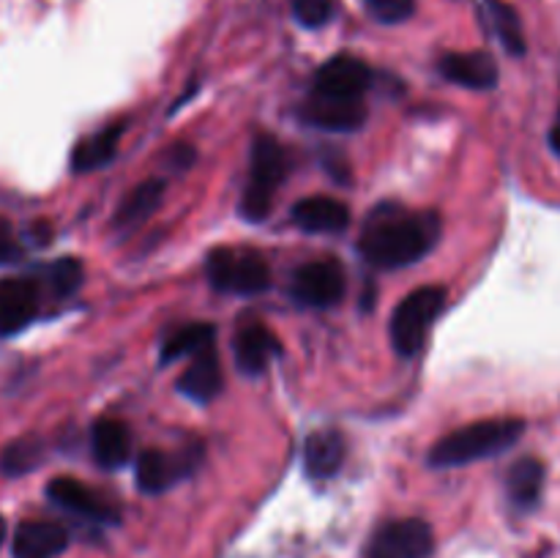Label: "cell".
<instances>
[{
    "label": "cell",
    "mask_w": 560,
    "mask_h": 558,
    "mask_svg": "<svg viewBox=\"0 0 560 558\" xmlns=\"http://www.w3.org/2000/svg\"><path fill=\"white\" fill-rule=\"evenodd\" d=\"M441 235L435 211H408L402 206L375 208L359 239V252L375 268H405L419 263Z\"/></svg>",
    "instance_id": "6da1fadb"
},
{
    "label": "cell",
    "mask_w": 560,
    "mask_h": 558,
    "mask_svg": "<svg viewBox=\"0 0 560 558\" xmlns=\"http://www.w3.org/2000/svg\"><path fill=\"white\" fill-rule=\"evenodd\" d=\"M523 419H485L474 421L468 427L443 435L435 446L430 449V463L435 468H457V465L476 463V460L495 457L506 452L523 438Z\"/></svg>",
    "instance_id": "7a4b0ae2"
},
{
    "label": "cell",
    "mask_w": 560,
    "mask_h": 558,
    "mask_svg": "<svg viewBox=\"0 0 560 558\" xmlns=\"http://www.w3.org/2000/svg\"><path fill=\"white\" fill-rule=\"evenodd\" d=\"M288 175V153L271 135H260L252 146L249 178H246L241 213L249 222H262L273 206V191Z\"/></svg>",
    "instance_id": "3957f363"
},
{
    "label": "cell",
    "mask_w": 560,
    "mask_h": 558,
    "mask_svg": "<svg viewBox=\"0 0 560 558\" xmlns=\"http://www.w3.org/2000/svg\"><path fill=\"white\" fill-rule=\"evenodd\" d=\"M206 274L208 282L219 293L255 295L271 284V268H268L266 257L255 249H244V246L213 249L206 260Z\"/></svg>",
    "instance_id": "277c9868"
},
{
    "label": "cell",
    "mask_w": 560,
    "mask_h": 558,
    "mask_svg": "<svg viewBox=\"0 0 560 558\" xmlns=\"http://www.w3.org/2000/svg\"><path fill=\"white\" fill-rule=\"evenodd\" d=\"M443 304H446V290L438 288V284L413 290L399 301L392 315V326H388L392 345L399 356L419 353L432 323L443 312Z\"/></svg>",
    "instance_id": "5b68a950"
},
{
    "label": "cell",
    "mask_w": 560,
    "mask_h": 558,
    "mask_svg": "<svg viewBox=\"0 0 560 558\" xmlns=\"http://www.w3.org/2000/svg\"><path fill=\"white\" fill-rule=\"evenodd\" d=\"M432 528L419 518H402L383 523L372 534L364 558H430Z\"/></svg>",
    "instance_id": "8992f818"
},
{
    "label": "cell",
    "mask_w": 560,
    "mask_h": 558,
    "mask_svg": "<svg viewBox=\"0 0 560 558\" xmlns=\"http://www.w3.org/2000/svg\"><path fill=\"white\" fill-rule=\"evenodd\" d=\"M290 295L299 304L315 306H334L345 295V271L337 260H312L301 266L290 279Z\"/></svg>",
    "instance_id": "52a82bcc"
},
{
    "label": "cell",
    "mask_w": 560,
    "mask_h": 558,
    "mask_svg": "<svg viewBox=\"0 0 560 558\" xmlns=\"http://www.w3.org/2000/svg\"><path fill=\"white\" fill-rule=\"evenodd\" d=\"M195 460H200V449H195V452L191 449H186V452H162V449L142 452L137 460V487L142 492H151V496L170 490L184 476L191 474Z\"/></svg>",
    "instance_id": "ba28073f"
},
{
    "label": "cell",
    "mask_w": 560,
    "mask_h": 558,
    "mask_svg": "<svg viewBox=\"0 0 560 558\" xmlns=\"http://www.w3.org/2000/svg\"><path fill=\"white\" fill-rule=\"evenodd\" d=\"M370 85L372 71L364 60L353 58V55H337L317 69L312 93L334 98H364Z\"/></svg>",
    "instance_id": "9c48e42d"
},
{
    "label": "cell",
    "mask_w": 560,
    "mask_h": 558,
    "mask_svg": "<svg viewBox=\"0 0 560 558\" xmlns=\"http://www.w3.org/2000/svg\"><path fill=\"white\" fill-rule=\"evenodd\" d=\"M47 498L55 507L66 509V512L77 514V518L93 520V523H115L118 520V509L91 490L82 481L71 479V476H58L47 485Z\"/></svg>",
    "instance_id": "30bf717a"
},
{
    "label": "cell",
    "mask_w": 560,
    "mask_h": 558,
    "mask_svg": "<svg viewBox=\"0 0 560 558\" xmlns=\"http://www.w3.org/2000/svg\"><path fill=\"white\" fill-rule=\"evenodd\" d=\"M301 118L326 131H355L366 120V104L364 98H334L310 93L301 107Z\"/></svg>",
    "instance_id": "8fae6325"
},
{
    "label": "cell",
    "mask_w": 560,
    "mask_h": 558,
    "mask_svg": "<svg viewBox=\"0 0 560 558\" xmlns=\"http://www.w3.org/2000/svg\"><path fill=\"white\" fill-rule=\"evenodd\" d=\"M42 295L36 279H0V334H16L38 315Z\"/></svg>",
    "instance_id": "7c38bea8"
},
{
    "label": "cell",
    "mask_w": 560,
    "mask_h": 558,
    "mask_svg": "<svg viewBox=\"0 0 560 558\" xmlns=\"http://www.w3.org/2000/svg\"><path fill=\"white\" fill-rule=\"evenodd\" d=\"M233 353L241 372H246V375H260L282 353V345H279V337L271 328L262 326V323H249V326H244L235 334Z\"/></svg>",
    "instance_id": "4fadbf2b"
},
{
    "label": "cell",
    "mask_w": 560,
    "mask_h": 558,
    "mask_svg": "<svg viewBox=\"0 0 560 558\" xmlns=\"http://www.w3.org/2000/svg\"><path fill=\"white\" fill-rule=\"evenodd\" d=\"M69 547V531L52 520H25L16 528L14 558H58Z\"/></svg>",
    "instance_id": "5bb4252c"
},
{
    "label": "cell",
    "mask_w": 560,
    "mask_h": 558,
    "mask_svg": "<svg viewBox=\"0 0 560 558\" xmlns=\"http://www.w3.org/2000/svg\"><path fill=\"white\" fill-rule=\"evenodd\" d=\"M438 69L448 82L470 91H490L498 85V63L487 53H448Z\"/></svg>",
    "instance_id": "9a60e30c"
},
{
    "label": "cell",
    "mask_w": 560,
    "mask_h": 558,
    "mask_svg": "<svg viewBox=\"0 0 560 558\" xmlns=\"http://www.w3.org/2000/svg\"><path fill=\"white\" fill-rule=\"evenodd\" d=\"M293 224L304 233H342L350 224V208L337 197H306L293 206Z\"/></svg>",
    "instance_id": "2e32d148"
},
{
    "label": "cell",
    "mask_w": 560,
    "mask_h": 558,
    "mask_svg": "<svg viewBox=\"0 0 560 558\" xmlns=\"http://www.w3.org/2000/svg\"><path fill=\"white\" fill-rule=\"evenodd\" d=\"M222 364L213 345L202 348L200 353L191 356V364L180 372L178 392L195 403H211L222 392Z\"/></svg>",
    "instance_id": "e0dca14e"
},
{
    "label": "cell",
    "mask_w": 560,
    "mask_h": 558,
    "mask_svg": "<svg viewBox=\"0 0 560 558\" xmlns=\"http://www.w3.org/2000/svg\"><path fill=\"white\" fill-rule=\"evenodd\" d=\"M93 457L104 468H120L131 457L129 427L118 419H98L91 430Z\"/></svg>",
    "instance_id": "ac0fdd59"
},
{
    "label": "cell",
    "mask_w": 560,
    "mask_h": 558,
    "mask_svg": "<svg viewBox=\"0 0 560 558\" xmlns=\"http://www.w3.org/2000/svg\"><path fill=\"white\" fill-rule=\"evenodd\" d=\"M345 460V441L337 430H317L304 443V468L315 479H328Z\"/></svg>",
    "instance_id": "d6986e66"
},
{
    "label": "cell",
    "mask_w": 560,
    "mask_h": 558,
    "mask_svg": "<svg viewBox=\"0 0 560 558\" xmlns=\"http://www.w3.org/2000/svg\"><path fill=\"white\" fill-rule=\"evenodd\" d=\"M124 137V126H104V129L93 131L85 140L77 142L74 153H71V167L77 173H91V170L104 167V164L113 162V156L118 153V142Z\"/></svg>",
    "instance_id": "ffe728a7"
},
{
    "label": "cell",
    "mask_w": 560,
    "mask_h": 558,
    "mask_svg": "<svg viewBox=\"0 0 560 558\" xmlns=\"http://www.w3.org/2000/svg\"><path fill=\"white\" fill-rule=\"evenodd\" d=\"M164 189H167V184H164L162 178H148L142 181L140 186H135V189L120 200L118 211H115V228L129 230L135 228V224L145 222V219L156 211L159 202L164 200Z\"/></svg>",
    "instance_id": "44dd1931"
},
{
    "label": "cell",
    "mask_w": 560,
    "mask_h": 558,
    "mask_svg": "<svg viewBox=\"0 0 560 558\" xmlns=\"http://www.w3.org/2000/svg\"><path fill=\"white\" fill-rule=\"evenodd\" d=\"M541 487H545V465L536 457H523L509 468L506 490L514 507L534 509L541 498Z\"/></svg>",
    "instance_id": "7402d4cb"
},
{
    "label": "cell",
    "mask_w": 560,
    "mask_h": 558,
    "mask_svg": "<svg viewBox=\"0 0 560 558\" xmlns=\"http://www.w3.org/2000/svg\"><path fill=\"white\" fill-rule=\"evenodd\" d=\"M485 20L509 55H514V58L525 55L523 22L512 5L503 3V0H485Z\"/></svg>",
    "instance_id": "603a6c76"
},
{
    "label": "cell",
    "mask_w": 560,
    "mask_h": 558,
    "mask_svg": "<svg viewBox=\"0 0 560 558\" xmlns=\"http://www.w3.org/2000/svg\"><path fill=\"white\" fill-rule=\"evenodd\" d=\"M217 339V328L211 323H189V326H180L178 332L170 334L162 345V364L170 361H178L184 356L200 353L202 348L213 345Z\"/></svg>",
    "instance_id": "cb8c5ba5"
},
{
    "label": "cell",
    "mask_w": 560,
    "mask_h": 558,
    "mask_svg": "<svg viewBox=\"0 0 560 558\" xmlns=\"http://www.w3.org/2000/svg\"><path fill=\"white\" fill-rule=\"evenodd\" d=\"M44 460V443L36 435H25L11 441L0 454V470L9 476H22L36 468Z\"/></svg>",
    "instance_id": "d4e9b609"
},
{
    "label": "cell",
    "mask_w": 560,
    "mask_h": 558,
    "mask_svg": "<svg viewBox=\"0 0 560 558\" xmlns=\"http://www.w3.org/2000/svg\"><path fill=\"white\" fill-rule=\"evenodd\" d=\"M47 282L52 288L55 295H71L82 282V266L74 260V257H63V260L52 263L47 271Z\"/></svg>",
    "instance_id": "484cf974"
},
{
    "label": "cell",
    "mask_w": 560,
    "mask_h": 558,
    "mask_svg": "<svg viewBox=\"0 0 560 558\" xmlns=\"http://www.w3.org/2000/svg\"><path fill=\"white\" fill-rule=\"evenodd\" d=\"M364 5L383 25H399L416 11V0H364Z\"/></svg>",
    "instance_id": "4316f807"
},
{
    "label": "cell",
    "mask_w": 560,
    "mask_h": 558,
    "mask_svg": "<svg viewBox=\"0 0 560 558\" xmlns=\"http://www.w3.org/2000/svg\"><path fill=\"white\" fill-rule=\"evenodd\" d=\"M290 5L304 27H323L334 14V0H290Z\"/></svg>",
    "instance_id": "83f0119b"
},
{
    "label": "cell",
    "mask_w": 560,
    "mask_h": 558,
    "mask_svg": "<svg viewBox=\"0 0 560 558\" xmlns=\"http://www.w3.org/2000/svg\"><path fill=\"white\" fill-rule=\"evenodd\" d=\"M22 257V244L16 239L14 228L5 219H0V266L3 263H14Z\"/></svg>",
    "instance_id": "f1b7e54d"
},
{
    "label": "cell",
    "mask_w": 560,
    "mask_h": 558,
    "mask_svg": "<svg viewBox=\"0 0 560 558\" xmlns=\"http://www.w3.org/2000/svg\"><path fill=\"white\" fill-rule=\"evenodd\" d=\"M550 142H552V148H556V151L560 153V115H558L556 129H552V135H550Z\"/></svg>",
    "instance_id": "f546056e"
},
{
    "label": "cell",
    "mask_w": 560,
    "mask_h": 558,
    "mask_svg": "<svg viewBox=\"0 0 560 558\" xmlns=\"http://www.w3.org/2000/svg\"><path fill=\"white\" fill-rule=\"evenodd\" d=\"M3 539H5V520L0 518V545H3Z\"/></svg>",
    "instance_id": "4dcf8cb0"
}]
</instances>
